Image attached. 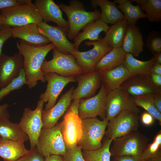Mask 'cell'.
Returning a JSON list of instances; mask_svg holds the SVG:
<instances>
[{"label": "cell", "mask_w": 161, "mask_h": 161, "mask_svg": "<svg viewBox=\"0 0 161 161\" xmlns=\"http://www.w3.org/2000/svg\"><path fill=\"white\" fill-rule=\"evenodd\" d=\"M16 46L18 53L23 58L26 84L28 88L31 89L35 87L39 81L45 82L41 67L47 55L55 47L54 45L51 43L44 46H35L19 40L16 42Z\"/></svg>", "instance_id": "obj_1"}, {"label": "cell", "mask_w": 161, "mask_h": 161, "mask_svg": "<svg viewBox=\"0 0 161 161\" xmlns=\"http://www.w3.org/2000/svg\"><path fill=\"white\" fill-rule=\"evenodd\" d=\"M69 2V5L60 3L58 5L67 16L69 27L67 37L72 40L86 24L100 19L101 12L97 9L87 11L79 0H71Z\"/></svg>", "instance_id": "obj_2"}, {"label": "cell", "mask_w": 161, "mask_h": 161, "mask_svg": "<svg viewBox=\"0 0 161 161\" xmlns=\"http://www.w3.org/2000/svg\"><path fill=\"white\" fill-rule=\"evenodd\" d=\"M0 15L2 25L11 27L43 21L36 7L30 0L2 10Z\"/></svg>", "instance_id": "obj_3"}, {"label": "cell", "mask_w": 161, "mask_h": 161, "mask_svg": "<svg viewBox=\"0 0 161 161\" xmlns=\"http://www.w3.org/2000/svg\"><path fill=\"white\" fill-rule=\"evenodd\" d=\"M149 141L145 135L137 131L115 138L110 149L111 157L131 156L140 159Z\"/></svg>", "instance_id": "obj_4"}, {"label": "cell", "mask_w": 161, "mask_h": 161, "mask_svg": "<svg viewBox=\"0 0 161 161\" xmlns=\"http://www.w3.org/2000/svg\"><path fill=\"white\" fill-rule=\"evenodd\" d=\"M82 135L77 145L82 150H91L101 147L108 120L97 117L81 119Z\"/></svg>", "instance_id": "obj_5"}, {"label": "cell", "mask_w": 161, "mask_h": 161, "mask_svg": "<svg viewBox=\"0 0 161 161\" xmlns=\"http://www.w3.org/2000/svg\"><path fill=\"white\" fill-rule=\"evenodd\" d=\"M35 148L45 158L51 155L65 154L66 149L60 123L51 128H42Z\"/></svg>", "instance_id": "obj_6"}, {"label": "cell", "mask_w": 161, "mask_h": 161, "mask_svg": "<svg viewBox=\"0 0 161 161\" xmlns=\"http://www.w3.org/2000/svg\"><path fill=\"white\" fill-rule=\"evenodd\" d=\"M52 54V58L48 61L45 60L42 64L41 70L44 73L53 72L65 77L76 76L83 73L72 55L63 54L55 47Z\"/></svg>", "instance_id": "obj_7"}, {"label": "cell", "mask_w": 161, "mask_h": 161, "mask_svg": "<svg viewBox=\"0 0 161 161\" xmlns=\"http://www.w3.org/2000/svg\"><path fill=\"white\" fill-rule=\"evenodd\" d=\"M134 112L126 110L119 113L108 121L105 135L113 140L137 130L139 117Z\"/></svg>", "instance_id": "obj_8"}, {"label": "cell", "mask_w": 161, "mask_h": 161, "mask_svg": "<svg viewBox=\"0 0 161 161\" xmlns=\"http://www.w3.org/2000/svg\"><path fill=\"white\" fill-rule=\"evenodd\" d=\"M44 104L42 100H39L34 110H32L28 107L25 108L18 123L28 137L31 149L35 148L38 137L43 127L41 114Z\"/></svg>", "instance_id": "obj_9"}, {"label": "cell", "mask_w": 161, "mask_h": 161, "mask_svg": "<svg viewBox=\"0 0 161 161\" xmlns=\"http://www.w3.org/2000/svg\"><path fill=\"white\" fill-rule=\"evenodd\" d=\"M84 45L88 46H92L93 47L85 52L75 49L72 53L77 64L82 69L83 73L95 71L97 63L112 49L103 42L101 37L97 41H86Z\"/></svg>", "instance_id": "obj_10"}, {"label": "cell", "mask_w": 161, "mask_h": 161, "mask_svg": "<svg viewBox=\"0 0 161 161\" xmlns=\"http://www.w3.org/2000/svg\"><path fill=\"white\" fill-rule=\"evenodd\" d=\"M106 107V118L108 121L123 111L129 110L137 114L140 112L134 104V98L120 88L108 93Z\"/></svg>", "instance_id": "obj_11"}, {"label": "cell", "mask_w": 161, "mask_h": 161, "mask_svg": "<svg viewBox=\"0 0 161 161\" xmlns=\"http://www.w3.org/2000/svg\"><path fill=\"white\" fill-rule=\"evenodd\" d=\"M44 73L47 84L45 91L40 95L39 98L44 103H47L44 110H48L56 104L59 96L67 84L77 81L73 76L65 77L53 72Z\"/></svg>", "instance_id": "obj_12"}, {"label": "cell", "mask_w": 161, "mask_h": 161, "mask_svg": "<svg viewBox=\"0 0 161 161\" xmlns=\"http://www.w3.org/2000/svg\"><path fill=\"white\" fill-rule=\"evenodd\" d=\"M108 92L101 84L98 93L94 96L80 100L78 114L81 119L95 118L99 116L106 118V101Z\"/></svg>", "instance_id": "obj_13"}, {"label": "cell", "mask_w": 161, "mask_h": 161, "mask_svg": "<svg viewBox=\"0 0 161 161\" xmlns=\"http://www.w3.org/2000/svg\"><path fill=\"white\" fill-rule=\"evenodd\" d=\"M148 76L132 75L122 83L120 88L133 98L145 95H154L161 92V87L154 84Z\"/></svg>", "instance_id": "obj_14"}, {"label": "cell", "mask_w": 161, "mask_h": 161, "mask_svg": "<svg viewBox=\"0 0 161 161\" xmlns=\"http://www.w3.org/2000/svg\"><path fill=\"white\" fill-rule=\"evenodd\" d=\"M37 24L39 32L54 45L59 52L64 54L72 55L73 51L75 50L74 44L69 41L66 34L62 29L43 21Z\"/></svg>", "instance_id": "obj_15"}, {"label": "cell", "mask_w": 161, "mask_h": 161, "mask_svg": "<svg viewBox=\"0 0 161 161\" xmlns=\"http://www.w3.org/2000/svg\"><path fill=\"white\" fill-rule=\"evenodd\" d=\"M60 124L66 148L77 145L82 135L81 119L78 115L67 112Z\"/></svg>", "instance_id": "obj_16"}, {"label": "cell", "mask_w": 161, "mask_h": 161, "mask_svg": "<svg viewBox=\"0 0 161 161\" xmlns=\"http://www.w3.org/2000/svg\"><path fill=\"white\" fill-rule=\"evenodd\" d=\"M78 82L72 95V100H81L92 97L100 87L102 82L100 74L94 71L75 76Z\"/></svg>", "instance_id": "obj_17"}, {"label": "cell", "mask_w": 161, "mask_h": 161, "mask_svg": "<svg viewBox=\"0 0 161 161\" xmlns=\"http://www.w3.org/2000/svg\"><path fill=\"white\" fill-rule=\"evenodd\" d=\"M34 4L43 21L55 23L67 35L69 29L68 21L63 18L62 11L53 0H36Z\"/></svg>", "instance_id": "obj_18"}, {"label": "cell", "mask_w": 161, "mask_h": 161, "mask_svg": "<svg viewBox=\"0 0 161 161\" xmlns=\"http://www.w3.org/2000/svg\"><path fill=\"white\" fill-rule=\"evenodd\" d=\"M23 67V58L19 53L10 56L3 54L0 58V88L18 77Z\"/></svg>", "instance_id": "obj_19"}, {"label": "cell", "mask_w": 161, "mask_h": 161, "mask_svg": "<svg viewBox=\"0 0 161 161\" xmlns=\"http://www.w3.org/2000/svg\"><path fill=\"white\" fill-rule=\"evenodd\" d=\"M74 89V86L72 87L62 95L57 103L50 109H43L41 114L43 128H51L56 125L70 105Z\"/></svg>", "instance_id": "obj_20"}, {"label": "cell", "mask_w": 161, "mask_h": 161, "mask_svg": "<svg viewBox=\"0 0 161 161\" xmlns=\"http://www.w3.org/2000/svg\"><path fill=\"white\" fill-rule=\"evenodd\" d=\"M12 37L18 38L31 45L40 47L51 43L39 31L37 24L31 23L12 27Z\"/></svg>", "instance_id": "obj_21"}, {"label": "cell", "mask_w": 161, "mask_h": 161, "mask_svg": "<svg viewBox=\"0 0 161 161\" xmlns=\"http://www.w3.org/2000/svg\"><path fill=\"white\" fill-rule=\"evenodd\" d=\"M144 42L142 35L136 25H129L121 47L126 54L138 57L143 52Z\"/></svg>", "instance_id": "obj_22"}, {"label": "cell", "mask_w": 161, "mask_h": 161, "mask_svg": "<svg viewBox=\"0 0 161 161\" xmlns=\"http://www.w3.org/2000/svg\"><path fill=\"white\" fill-rule=\"evenodd\" d=\"M99 73L108 93L120 88L122 83L132 75L123 64L113 69Z\"/></svg>", "instance_id": "obj_23"}, {"label": "cell", "mask_w": 161, "mask_h": 161, "mask_svg": "<svg viewBox=\"0 0 161 161\" xmlns=\"http://www.w3.org/2000/svg\"><path fill=\"white\" fill-rule=\"evenodd\" d=\"M109 27L100 19L92 21L86 24L83 29V31L79 32L74 39L73 43L75 49L78 48L83 41L86 40L93 41H98L100 33H106Z\"/></svg>", "instance_id": "obj_24"}, {"label": "cell", "mask_w": 161, "mask_h": 161, "mask_svg": "<svg viewBox=\"0 0 161 161\" xmlns=\"http://www.w3.org/2000/svg\"><path fill=\"white\" fill-rule=\"evenodd\" d=\"M90 3L92 7L96 9L100 7L101 12L100 19L106 24H113L125 19L122 12L118 8L116 4L108 0H91Z\"/></svg>", "instance_id": "obj_25"}, {"label": "cell", "mask_w": 161, "mask_h": 161, "mask_svg": "<svg viewBox=\"0 0 161 161\" xmlns=\"http://www.w3.org/2000/svg\"><path fill=\"white\" fill-rule=\"evenodd\" d=\"M22 141H13L0 137V157L4 161H15L27 154L29 150Z\"/></svg>", "instance_id": "obj_26"}, {"label": "cell", "mask_w": 161, "mask_h": 161, "mask_svg": "<svg viewBox=\"0 0 161 161\" xmlns=\"http://www.w3.org/2000/svg\"><path fill=\"white\" fill-rule=\"evenodd\" d=\"M128 24L124 19L112 24L102 38L103 42L112 48L121 47Z\"/></svg>", "instance_id": "obj_27"}, {"label": "cell", "mask_w": 161, "mask_h": 161, "mask_svg": "<svg viewBox=\"0 0 161 161\" xmlns=\"http://www.w3.org/2000/svg\"><path fill=\"white\" fill-rule=\"evenodd\" d=\"M126 55L121 47L112 48L97 63L95 71L100 72L119 66L123 64Z\"/></svg>", "instance_id": "obj_28"}, {"label": "cell", "mask_w": 161, "mask_h": 161, "mask_svg": "<svg viewBox=\"0 0 161 161\" xmlns=\"http://www.w3.org/2000/svg\"><path fill=\"white\" fill-rule=\"evenodd\" d=\"M0 136L5 139L13 141L25 142L29 140L27 135L18 123H12L7 118H0Z\"/></svg>", "instance_id": "obj_29"}, {"label": "cell", "mask_w": 161, "mask_h": 161, "mask_svg": "<svg viewBox=\"0 0 161 161\" xmlns=\"http://www.w3.org/2000/svg\"><path fill=\"white\" fill-rule=\"evenodd\" d=\"M155 63L153 58L147 61H141L136 59L131 54H126L123 64L132 75L148 76Z\"/></svg>", "instance_id": "obj_30"}, {"label": "cell", "mask_w": 161, "mask_h": 161, "mask_svg": "<svg viewBox=\"0 0 161 161\" xmlns=\"http://www.w3.org/2000/svg\"><path fill=\"white\" fill-rule=\"evenodd\" d=\"M114 1L118 4L117 7L123 13L129 25H136L139 19L146 18L145 13L139 5H134L129 0H115Z\"/></svg>", "instance_id": "obj_31"}, {"label": "cell", "mask_w": 161, "mask_h": 161, "mask_svg": "<svg viewBox=\"0 0 161 161\" xmlns=\"http://www.w3.org/2000/svg\"><path fill=\"white\" fill-rule=\"evenodd\" d=\"M113 140L105 138L102 146L96 149L82 150V155L84 161H111L110 146Z\"/></svg>", "instance_id": "obj_32"}, {"label": "cell", "mask_w": 161, "mask_h": 161, "mask_svg": "<svg viewBox=\"0 0 161 161\" xmlns=\"http://www.w3.org/2000/svg\"><path fill=\"white\" fill-rule=\"evenodd\" d=\"M135 2L145 11L146 18L150 22L158 23L161 21V0H130Z\"/></svg>", "instance_id": "obj_33"}, {"label": "cell", "mask_w": 161, "mask_h": 161, "mask_svg": "<svg viewBox=\"0 0 161 161\" xmlns=\"http://www.w3.org/2000/svg\"><path fill=\"white\" fill-rule=\"evenodd\" d=\"M154 95H148L134 98V102L137 107H141L151 114L161 125V112L155 107L154 101Z\"/></svg>", "instance_id": "obj_34"}, {"label": "cell", "mask_w": 161, "mask_h": 161, "mask_svg": "<svg viewBox=\"0 0 161 161\" xmlns=\"http://www.w3.org/2000/svg\"><path fill=\"white\" fill-rule=\"evenodd\" d=\"M27 79L24 68L19 75L7 85L0 90V101L12 91L20 89L26 84Z\"/></svg>", "instance_id": "obj_35"}, {"label": "cell", "mask_w": 161, "mask_h": 161, "mask_svg": "<svg viewBox=\"0 0 161 161\" xmlns=\"http://www.w3.org/2000/svg\"><path fill=\"white\" fill-rule=\"evenodd\" d=\"M146 45L154 55L161 52V34L160 32L152 30L150 32L146 40Z\"/></svg>", "instance_id": "obj_36"}, {"label": "cell", "mask_w": 161, "mask_h": 161, "mask_svg": "<svg viewBox=\"0 0 161 161\" xmlns=\"http://www.w3.org/2000/svg\"><path fill=\"white\" fill-rule=\"evenodd\" d=\"M161 131L160 130L155 136L153 142L148 144L140 160H143L154 155L161 150Z\"/></svg>", "instance_id": "obj_37"}, {"label": "cell", "mask_w": 161, "mask_h": 161, "mask_svg": "<svg viewBox=\"0 0 161 161\" xmlns=\"http://www.w3.org/2000/svg\"><path fill=\"white\" fill-rule=\"evenodd\" d=\"M65 154L62 156L64 161H84L81 149L77 145L66 148Z\"/></svg>", "instance_id": "obj_38"}, {"label": "cell", "mask_w": 161, "mask_h": 161, "mask_svg": "<svg viewBox=\"0 0 161 161\" xmlns=\"http://www.w3.org/2000/svg\"><path fill=\"white\" fill-rule=\"evenodd\" d=\"M45 158L36 148L29 150L28 153L15 161H44Z\"/></svg>", "instance_id": "obj_39"}, {"label": "cell", "mask_w": 161, "mask_h": 161, "mask_svg": "<svg viewBox=\"0 0 161 161\" xmlns=\"http://www.w3.org/2000/svg\"><path fill=\"white\" fill-rule=\"evenodd\" d=\"M11 37H12V27L2 25L0 29V58L3 55L2 48L4 43Z\"/></svg>", "instance_id": "obj_40"}, {"label": "cell", "mask_w": 161, "mask_h": 161, "mask_svg": "<svg viewBox=\"0 0 161 161\" xmlns=\"http://www.w3.org/2000/svg\"><path fill=\"white\" fill-rule=\"evenodd\" d=\"M23 3V0H0V10Z\"/></svg>", "instance_id": "obj_41"}, {"label": "cell", "mask_w": 161, "mask_h": 161, "mask_svg": "<svg viewBox=\"0 0 161 161\" xmlns=\"http://www.w3.org/2000/svg\"><path fill=\"white\" fill-rule=\"evenodd\" d=\"M141 118L143 124L146 126L152 124L155 119L151 114L147 112H145L142 114Z\"/></svg>", "instance_id": "obj_42"}, {"label": "cell", "mask_w": 161, "mask_h": 161, "mask_svg": "<svg viewBox=\"0 0 161 161\" xmlns=\"http://www.w3.org/2000/svg\"><path fill=\"white\" fill-rule=\"evenodd\" d=\"M148 76L154 84L157 87H161V75L150 73Z\"/></svg>", "instance_id": "obj_43"}, {"label": "cell", "mask_w": 161, "mask_h": 161, "mask_svg": "<svg viewBox=\"0 0 161 161\" xmlns=\"http://www.w3.org/2000/svg\"><path fill=\"white\" fill-rule=\"evenodd\" d=\"M112 161H139L140 159L131 156H123L113 157Z\"/></svg>", "instance_id": "obj_44"}, {"label": "cell", "mask_w": 161, "mask_h": 161, "mask_svg": "<svg viewBox=\"0 0 161 161\" xmlns=\"http://www.w3.org/2000/svg\"><path fill=\"white\" fill-rule=\"evenodd\" d=\"M9 105L7 104H0V118H7L9 119L10 117L9 113L7 109Z\"/></svg>", "instance_id": "obj_45"}, {"label": "cell", "mask_w": 161, "mask_h": 161, "mask_svg": "<svg viewBox=\"0 0 161 161\" xmlns=\"http://www.w3.org/2000/svg\"><path fill=\"white\" fill-rule=\"evenodd\" d=\"M80 101V100H73L69 106L67 112L74 113L78 114Z\"/></svg>", "instance_id": "obj_46"}, {"label": "cell", "mask_w": 161, "mask_h": 161, "mask_svg": "<svg viewBox=\"0 0 161 161\" xmlns=\"http://www.w3.org/2000/svg\"><path fill=\"white\" fill-rule=\"evenodd\" d=\"M154 101L155 107L161 112V92L154 96Z\"/></svg>", "instance_id": "obj_47"}, {"label": "cell", "mask_w": 161, "mask_h": 161, "mask_svg": "<svg viewBox=\"0 0 161 161\" xmlns=\"http://www.w3.org/2000/svg\"><path fill=\"white\" fill-rule=\"evenodd\" d=\"M140 160L141 161H161V150L154 155L145 160Z\"/></svg>", "instance_id": "obj_48"}, {"label": "cell", "mask_w": 161, "mask_h": 161, "mask_svg": "<svg viewBox=\"0 0 161 161\" xmlns=\"http://www.w3.org/2000/svg\"><path fill=\"white\" fill-rule=\"evenodd\" d=\"M150 73L161 75V64L155 63L151 68Z\"/></svg>", "instance_id": "obj_49"}, {"label": "cell", "mask_w": 161, "mask_h": 161, "mask_svg": "<svg viewBox=\"0 0 161 161\" xmlns=\"http://www.w3.org/2000/svg\"><path fill=\"white\" fill-rule=\"evenodd\" d=\"M44 161H64V160L62 156L52 155L45 158Z\"/></svg>", "instance_id": "obj_50"}, {"label": "cell", "mask_w": 161, "mask_h": 161, "mask_svg": "<svg viewBox=\"0 0 161 161\" xmlns=\"http://www.w3.org/2000/svg\"><path fill=\"white\" fill-rule=\"evenodd\" d=\"M153 58L155 63L161 64V52L154 55Z\"/></svg>", "instance_id": "obj_51"}, {"label": "cell", "mask_w": 161, "mask_h": 161, "mask_svg": "<svg viewBox=\"0 0 161 161\" xmlns=\"http://www.w3.org/2000/svg\"><path fill=\"white\" fill-rule=\"evenodd\" d=\"M2 26V25L1 23V18L0 15V29H1Z\"/></svg>", "instance_id": "obj_52"}, {"label": "cell", "mask_w": 161, "mask_h": 161, "mask_svg": "<svg viewBox=\"0 0 161 161\" xmlns=\"http://www.w3.org/2000/svg\"><path fill=\"white\" fill-rule=\"evenodd\" d=\"M139 161H141L140 160Z\"/></svg>", "instance_id": "obj_53"}]
</instances>
